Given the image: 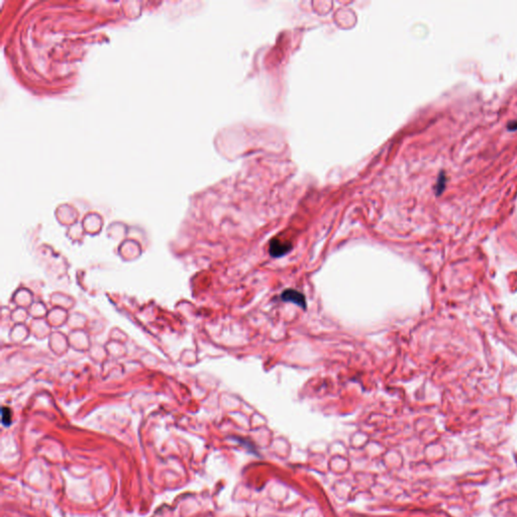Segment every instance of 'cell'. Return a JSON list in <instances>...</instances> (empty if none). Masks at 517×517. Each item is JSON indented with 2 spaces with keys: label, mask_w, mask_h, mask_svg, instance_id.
Wrapping results in <instances>:
<instances>
[{
  "label": "cell",
  "mask_w": 517,
  "mask_h": 517,
  "mask_svg": "<svg viewBox=\"0 0 517 517\" xmlns=\"http://www.w3.org/2000/svg\"><path fill=\"white\" fill-rule=\"evenodd\" d=\"M444 180H445V177H440L439 178V183L437 184V187H440V191L443 189V186H444L443 182H444Z\"/></svg>",
  "instance_id": "cell-4"
},
{
  "label": "cell",
  "mask_w": 517,
  "mask_h": 517,
  "mask_svg": "<svg viewBox=\"0 0 517 517\" xmlns=\"http://www.w3.org/2000/svg\"><path fill=\"white\" fill-rule=\"evenodd\" d=\"M2 414V424L4 426H9L11 424V411L7 407H3L1 410Z\"/></svg>",
  "instance_id": "cell-3"
},
{
  "label": "cell",
  "mask_w": 517,
  "mask_h": 517,
  "mask_svg": "<svg viewBox=\"0 0 517 517\" xmlns=\"http://www.w3.org/2000/svg\"><path fill=\"white\" fill-rule=\"evenodd\" d=\"M292 250L291 243H283L280 240L274 239L270 243L269 253L273 258H280L287 255Z\"/></svg>",
  "instance_id": "cell-2"
},
{
  "label": "cell",
  "mask_w": 517,
  "mask_h": 517,
  "mask_svg": "<svg viewBox=\"0 0 517 517\" xmlns=\"http://www.w3.org/2000/svg\"><path fill=\"white\" fill-rule=\"evenodd\" d=\"M281 299L284 302H292V303L298 305L299 307H301L303 309L306 308V298H305V296L301 292H299L297 290H294V289L285 290L283 293L281 294Z\"/></svg>",
  "instance_id": "cell-1"
}]
</instances>
